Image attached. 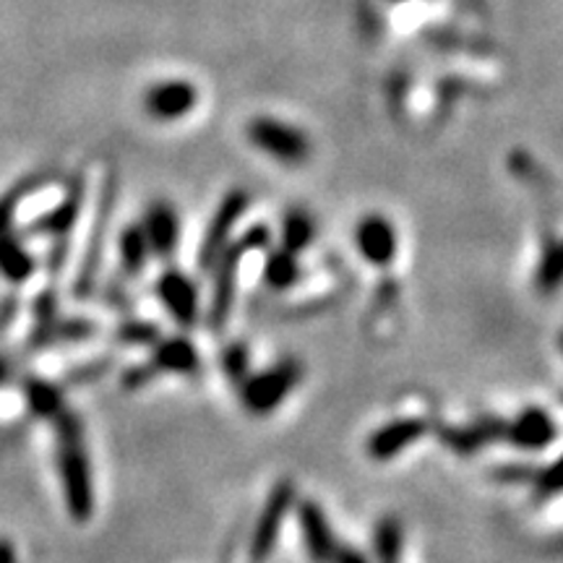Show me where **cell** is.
Instances as JSON below:
<instances>
[{"instance_id": "3", "label": "cell", "mask_w": 563, "mask_h": 563, "mask_svg": "<svg viewBox=\"0 0 563 563\" xmlns=\"http://www.w3.org/2000/svg\"><path fill=\"white\" fill-rule=\"evenodd\" d=\"M162 298H165L170 311L178 316L183 323H191L196 316V292L191 287V282L178 277V274H167L159 285Z\"/></svg>"}, {"instance_id": "1", "label": "cell", "mask_w": 563, "mask_h": 563, "mask_svg": "<svg viewBox=\"0 0 563 563\" xmlns=\"http://www.w3.org/2000/svg\"><path fill=\"white\" fill-rule=\"evenodd\" d=\"M357 243H361L363 256L368 258L371 264H389L397 253V238H394L391 224L382 220V217H371L361 224L357 230Z\"/></svg>"}, {"instance_id": "7", "label": "cell", "mask_w": 563, "mask_h": 563, "mask_svg": "<svg viewBox=\"0 0 563 563\" xmlns=\"http://www.w3.org/2000/svg\"><path fill=\"white\" fill-rule=\"evenodd\" d=\"M302 527H306V538H308V548L319 555V559H323V555L329 553V545H327V525H323L321 514L316 509H308L306 517H302Z\"/></svg>"}, {"instance_id": "8", "label": "cell", "mask_w": 563, "mask_h": 563, "mask_svg": "<svg viewBox=\"0 0 563 563\" xmlns=\"http://www.w3.org/2000/svg\"><path fill=\"white\" fill-rule=\"evenodd\" d=\"M382 561L394 563L399 559V530L394 527H384L382 530Z\"/></svg>"}, {"instance_id": "2", "label": "cell", "mask_w": 563, "mask_h": 563, "mask_svg": "<svg viewBox=\"0 0 563 563\" xmlns=\"http://www.w3.org/2000/svg\"><path fill=\"white\" fill-rule=\"evenodd\" d=\"M295 384V371L290 365H285V368H277L272 373H264L262 378H256V382L249 384V389H245V402H249L253 410L264 412L269 410V407H277L282 402V397H285V391L290 389Z\"/></svg>"}, {"instance_id": "5", "label": "cell", "mask_w": 563, "mask_h": 563, "mask_svg": "<svg viewBox=\"0 0 563 563\" xmlns=\"http://www.w3.org/2000/svg\"><path fill=\"white\" fill-rule=\"evenodd\" d=\"M551 439H553V426L551 420H548V415L532 412L519 420L517 441L525 443V446H545Z\"/></svg>"}, {"instance_id": "6", "label": "cell", "mask_w": 563, "mask_h": 563, "mask_svg": "<svg viewBox=\"0 0 563 563\" xmlns=\"http://www.w3.org/2000/svg\"><path fill=\"white\" fill-rule=\"evenodd\" d=\"M415 433H420L418 426H412V422H399V426H391L389 431L378 435L376 443H373V449H376V452L382 456L391 454V452H399V449H402L407 441L415 439Z\"/></svg>"}, {"instance_id": "9", "label": "cell", "mask_w": 563, "mask_h": 563, "mask_svg": "<svg viewBox=\"0 0 563 563\" xmlns=\"http://www.w3.org/2000/svg\"><path fill=\"white\" fill-rule=\"evenodd\" d=\"M295 277V266H290L285 256L282 258H274L272 266H269V279L274 285H287Z\"/></svg>"}, {"instance_id": "4", "label": "cell", "mask_w": 563, "mask_h": 563, "mask_svg": "<svg viewBox=\"0 0 563 563\" xmlns=\"http://www.w3.org/2000/svg\"><path fill=\"white\" fill-rule=\"evenodd\" d=\"M146 241L157 253H170L175 241H178V222L167 209L157 207L150 217V230H146Z\"/></svg>"}]
</instances>
